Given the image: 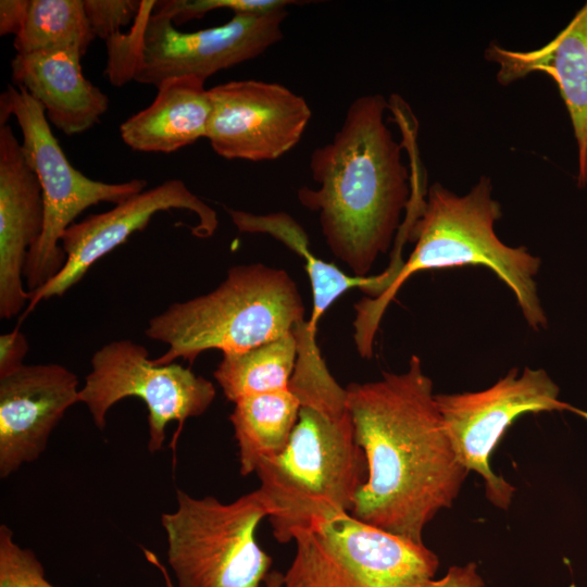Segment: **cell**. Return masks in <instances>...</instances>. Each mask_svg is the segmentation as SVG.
Returning <instances> with one entry per match:
<instances>
[{"label":"cell","mask_w":587,"mask_h":587,"mask_svg":"<svg viewBox=\"0 0 587 587\" xmlns=\"http://www.w3.org/2000/svg\"><path fill=\"white\" fill-rule=\"evenodd\" d=\"M84 3L96 37L105 41L121 32L122 26L134 22L141 7L137 0H84Z\"/></svg>","instance_id":"obj_25"},{"label":"cell","mask_w":587,"mask_h":587,"mask_svg":"<svg viewBox=\"0 0 587 587\" xmlns=\"http://www.w3.org/2000/svg\"><path fill=\"white\" fill-rule=\"evenodd\" d=\"M559 386L542 369H511L492 386L435 399L459 462L484 479L486 498L507 510L515 488L489 465V458L512 422L524 413L570 411L587 420V412L559 399Z\"/></svg>","instance_id":"obj_11"},{"label":"cell","mask_w":587,"mask_h":587,"mask_svg":"<svg viewBox=\"0 0 587 587\" xmlns=\"http://www.w3.org/2000/svg\"><path fill=\"white\" fill-rule=\"evenodd\" d=\"M29 345L20 327L0 335V378L23 367Z\"/></svg>","instance_id":"obj_26"},{"label":"cell","mask_w":587,"mask_h":587,"mask_svg":"<svg viewBox=\"0 0 587 587\" xmlns=\"http://www.w3.org/2000/svg\"><path fill=\"white\" fill-rule=\"evenodd\" d=\"M299 398L289 389L243 397L229 415L238 446L239 472H255L264 459L280 453L297 424Z\"/></svg>","instance_id":"obj_20"},{"label":"cell","mask_w":587,"mask_h":587,"mask_svg":"<svg viewBox=\"0 0 587 587\" xmlns=\"http://www.w3.org/2000/svg\"><path fill=\"white\" fill-rule=\"evenodd\" d=\"M83 53L54 49L16 53L12 79L38 101L47 120L72 136L93 127L109 108V98L83 74Z\"/></svg>","instance_id":"obj_16"},{"label":"cell","mask_w":587,"mask_h":587,"mask_svg":"<svg viewBox=\"0 0 587 587\" xmlns=\"http://www.w3.org/2000/svg\"><path fill=\"white\" fill-rule=\"evenodd\" d=\"M226 210L240 233L267 234L285 243L304 260L313 296V310L308 321L311 330L316 333L324 312L347 290L359 288L371 298L379 296L378 275L349 276L336 265L317 258L310 249L305 230L288 213L254 214L228 208Z\"/></svg>","instance_id":"obj_19"},{"label":"cell","mask_w":587,"mask_h":587,"mask_svg":"<svg viewBox=\"0 0 587 587\" xmlns=\"http://www.w3.org/2000/svg\"><path fill=\"white\" fill-rule=\"evenodd\" d=\"M43 228L40 182L12 128L0 125V317L11 320L29 301L23 287L29 250Z\"/></svg>","instance_id":"obj_15"},{"label":"cell","mask_w":587,"mask_h":587,"mask_svg":"<svg viewBox=\"0 0 587 587\" xmlns=\"http://www.w3.org/2000/svg\"><path fill=\"white\" fill-rule=\"evenodd\" d=\"M28 0L0 1V35L18 34L25 18Z\"/></svg>","instance_id":"obj_28"},{"label":"cell","mask_w":587,"mask_h":587,"mask_svg":"<svg viewBox=\"0 0 587 587\" xmlns=\"http://www.w3.org/2000/svg\"><path fill=\"white\" fill-rule=\"evenodd\" d=\"M347 402L367 477L351 515L402 538L423 542V529L450 508L470 473L458 460L433 380L412 355L402 373L350 384Z\"/></svg>","instance_id":"obj_1"},{"label":"cell","mask_w":587,"mask_h":587,"mask_svg":"<svg viewBox=\"0 0 587 587\" xmlns=\"http://www.w3.org/2000/svg\"><path fill=\"white\" fill-rule=\"evenodd\" d=\"M485 59L499 65L497 80L507 86L534 72L557 83L567 109L578 154L587 141V2L550 42L530 51H514L492 41Z\"/></svg>","instance_id":"obj_17"},{"label":"cell","mask_w":587,"mask_h":587,"mask_svg":"<svg viewBox=\"0 0 587 587\" xmlns=\"http://www.w3.org/2000/svg\"><path fill=\"white\" fill-rule=\"evenodd\" d=\"M501 215L489 177H480L463 196L439 183L433 184L421 205L407 212L397 235L403 241L415 242L409 259L380 296L362 299L354 305L353 338L359 354L373 355L375 334L387 307L403 283L424 270L488 267L514 294L527 325L536 332L547 328L548 319L535 280L540 259L525 247H510L499 239L495 224Z\"/></svg>","instance_id":"obj_4"},{"label":"cell","mask_w":587,"mask_h":587,"mask_svg":"<svg viewBox=\"0 0 587 587\" xmlns=\"http://www.w3.org/2000/svg\"><path fill=\"white\" fill-rule=\"evenodd\" d=\"M172 209L187 210L197 216L198 224L191 228L196 237L208 238L216 230V212L191 192L183 180L167 179L145 189L107 212L72 224L65 230L61 245L66 263L54 278L29 294L28 305L22 317L29 314L40 301L63 296L99 259L124 243L135 232L143 230L153 215Z\"/></svg>","instance_id":"obj_13"},{"label":"cell","mask_w":587,"mask_h":587,"mask_svg":"<svg viewBox=\"0 0 587 587\" xmlns=\"http://www.w3.org/2000/svg\"><path fill=\"white\" fill-rule=\"evenodd\" d=\"M177 508L161 515L167 563L179 587H260L271 557L255 540V529L268 516L257 489L233 502L193 498L176 490Z\"/></svg>","instance_id":"obj_6"},{"label":"cell","mask_w":587,"mask_h":587,"mask_svg":"<svg viewBox=\"0 0 587 587\" xmlns=\"http://www.w3.org/2000/svg\"><path fill=\"white\" fill-rule=\"evenodd\" d=\"M578 186L587 187V141L582 153L578 154Z\"/></svg>","instance_id":"obj_29"},{"label":"cell","mask_w":587,"mask_h":587,"mask_svg":"<svg viewBox=\"0 0 587 587\" xmlns=\"http://www.w3.org/2000/svg\"><path fill=\"white\" fill-rule=\"evenodd\" d=\"M11 115L18 123L24 154L42 189L43 228L29 250L23 273L32 294L64 267L66 254L60 242L80 213L100 202L116 205L143 191L147 180L134 178L112 184L84 175L67 160L49 126L43 107L21 86L9 85L0 97V125Z\"/></svg>","instance_id":"obj_8"},{"label":"cell","mask_w":587,"mask_h":587,"mask_svg":"<svg viewBox=\"0 0 587 587\" xmlns=\"http://www.w3.org/2000/svg\"><path fill=\"white\" fill-rule=\"evenodd\" d=\"M289 389L300 400L297 424L284 450L255 470L273 535L282 544L314 519L349 513L367 477L347 389L333 377L320 351L298 355Z\"/></svg>","instance_id":"obj_3"},{"label":"cell","mask_w":587,"mask_h":587,"mask_svg":"<svg viewBox=\"0 0 587 587\" xmlns=\"http://www.w3.org/2000/svg\"><path fill=\"white\" fill-rule=\"evenodd\" d=\"M297 360V340L291 332L252 349L223 353L213 376L227 400L289 387Z\"/></svg>","instance_id":"obj_21"},{"label":"cell","mask_w":587,"mask_h":587,"mask_svg":"<svg viewBox=\"0 0 587 587\" xmlns=\"http://www.w3.org/2000/svg\"><path fill=\"white\" fill-rule=\"evenodd\" d=\"M208 91L205 138L227 160L280 158L300 141L312 116L304 98L278 83L230 80Z\"/></svg>","instance_id":"obj_12"},{"label":"cell","mask_w":587,"mask_h":587,"mask_svg":"<svg viewBox=\"0 0 587 587\" xmlns=\"http://www.w3.org/2000/svg\"><path fill=\"white\" fill-rule=\"evenodd\" d=\"M143 552L146 553L149 561L154 563L160 569V571H162V574H163L164 579H165L166 587H174L173 584L170 580V577L167 575L166 570L164 569L163 565L160 564V562L157 560L155 555L152 552H150V551H148L146 549H143Z\"/></svg>","instance_id":"obj_31"},{"label":"cell","mask_w":587,"mask_h":587,"mask_svg":"<svg viewBox=\"0 0 587 587\" xmlns=\"http://www.w3.org/2000/svg\"><path fill=\"white\" fill-rule=\"evenodd\" d=\"M297 550L284 587H421L439 560L424 544L349 513L314 519L294 534Z\"/></svg>","instance_id":"obj_9"},{"label":"cell","mask_w":587,"mask_h":587,"mask_svg":"<svg viewBox=\"0 0 587 587\" xmlns=\"http://www.w3.org/2000/svg\"><path fill=\"white\" fill-rule=\"evenodd\" d=\"M300 3L291 0H164L155 1L153 12L163 14L173 24H183L200 18L208 12L228 9L233 13H265L290 4Z\"/></svg>","instance_id":"obj_24"},{"label":"cell","mask_w":587,"mask_h":587,"mask_svg":"<svg viewBox=\"0 0 587 587\" xmlns=\"http://www.w3.org/2000/svg\"><path fill=\"white\" fill-rule=\"evenodd\" d=\"M91 370L79 389L98 429L107 424L109 410L118 401L136 397L148 409V450L158 452L166 425L176 421L175 444L186 420L202 415L215 399L213 384L177 363L155 365L148 350L129 339L114 340L97 350Z\"/></svg>","instance_id":"obj_10"},{"label":"cell","mask_w":587,"mask_h":587,"mask_svg":"<svg viewBox=\"0 0 587 587\" xmlns=\"http://www.w3.org/2000/svg\"><path fill=\"white\" fill-rule=\"evenodd\" d=\"M264 584L265 587H284V574L278 571L268 572Z\"/></svg>","instance_id":"obj_30"},{"label":"cell","mask_w":587,"mask_h":587,"mask_svg":"<svg viewBox=\"0 0 587 587\" xmlns=\"http://www.w3.org/2000/svg\"><path fill=\"white\" fill-rule=\"evenodd\" d=\"M95 38L84 0H28L13 46L16 53L76 49L85 54Z\"/></svg>","instance_id":"obj_22"},{"label":"cell","mask_w":587,"mask_h":587,"mask_svg":"<svg viewBox=\"0 0 587 587\" xmlns=\"http://www.w3.org/2000/svg\"><path fill=\"white\" fill-rule=\"evenodd\" d=\"M77 375L58 363L25 364L0 378V477L36 461L65 412L79 402Z\"/></svg>","instance_id":"obj_14"},{"label":"cell","mask_w":587,"mask_h":587,"mask_svg":"<svg viewBox=\"0 0 587 587\" xmlns=\"http://www.w3.org/2000/svg\"><path fill=\"white\" fill-rule=\"evenodd\" d=\"M421 587H485L484 579L474 562L453 565L440 579H430Z\"/></svg>","instance_id":"obj_27"},{"label":"cell","mask_w":587,"mask_h":587,"mask_svg":"<svg viewBox=\"0 0 587 587\" xmlns=\"http://www.w3.org/2000/svg\"><path fill=\"white\" fill-rule=\"evenodd\" d=\"M155 1H141L132 29L123 34L114 59L125 82L158 86L177 76L207 79L251 60L283 38L287 7L265 13H234L223 25L183 33L171 18L153 12Z\"/></svg>","instance_id":"obj_7"},{"label":"cell","mask_w":587,"mask_h":587,"mask_svg":"<svg viewBox=\"0 0 587 587\" xmlns=\"http://www.w3.org/2000/svg\"><path fill=\"white\" fill-rule=\"evenodd\" d=\"M204 82L191 75L161 82L152 103L121 124L123 141L136 151L171 153L205 138L211 102Z\"/></svg>","instance_id":"obj_18"},{"label":"cell","mask_w":587,"mask_h":587,"mask_svg":"<svg viewBox=\"0 0 587 587\" xmlns=\"http://www.w3.org/2000/svg\"><path fill=\"white\" fill-rule=\"evenodd\" d=\"M298 287L282 268L262 263L229 267L212 291L170 304L148 321L145 334L167 350L155 365L183 359L190 364L205 350L242 352L278 339L304 321Z\"/></svg>","instance_id":"obj_5"},{"label":"cell","mask_w":587,"mask_h":587,"mask_svg":"<svg viewBox=\"0 0 587 587\" xmlns=\"http://www.w3.org/2000/svg\"><path fill=\"white\" fill-rule=\"evenodd\" d=\"M13 530L0 526V587H55L46 577L35 552L14 541Z\"/></svg>","instance_id":"obj_23"},{"label":"cell","mask_w":587,"mask_h":587,"mask_svg":"<svg viewBox=\"0 0 587 587\" xmlns=\"http://www.w3.org/2000/svg\"><path fill=\"white\" fill-rule=\"evenodd\" d=\"M388 108L379 93L354 99L333 139L310 157L316 188L297 191L299 202L317 214L332 253L354 276L365 277L390 249L414 192L402 145L384 120Z\"/></svg>","instance_id":"obj_2"}]
</instances>
